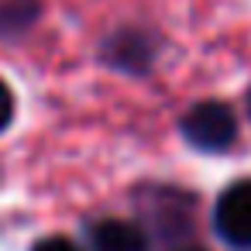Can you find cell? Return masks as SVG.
<instances>
[{
	"label": "cell",
	"instance_id": "1",
	"mask_svg": "<svg viewBox=\"0 0 251 251\" xmlns=\"http://www.w3.org/2000/svg\"><path fill=\"white\" fill-rule=\"evenodd\" d=\"M182 138L200 151H227L237 138V117L220 100H203L182 117Z\"/></svg>",
	"mask_w": 251,
	"mask_h": 251
},
{
	"label": "cell",
	"instance_id": "2",
	"mask_svg": "<svg viewBox=\"0 0 251 251\" xmlns=\"http://www.w3.org/2000/svg\"><path fill=\"white\" fill-rule=\"evenodd\" d=\"M213 227L230 248H251V179L230 182L217 206H213Z\"/></svg>",
	"mask_w": 251,
	"mask_h": 251
},
{
	"label": "cell",
	"instance_id": "3",
	"mask_svg": "<svg viewBox=\"0 0 251 251\" xmlns=\"http://www.w3.org/2000/svg\"><path fill=\"white\" fill-rule=\"evenodd\" d=\"M90 248L93 251H148V237L138 224L107 217L90 227Z\"/></svg>",
	"mask_w": 251,
	"mask_h": 251
},
{
	"label": "cell",
	"instance_id": "4",
	"mask_svg": "<svg viewBox=\"0 0 251 251\" xmlns=\"http://www.w3.org/2000/svg\"><path fill=\"white\" fill-rule=\"evenodd\" d=\"M11 121H14V93H11V86L4 79H0V131H4Z\"/></svg>",
	"mask_w": 251,
	"mask_h": 251
},
{
	"label": "cell",
	"instance_id": "5",
	"mask_svg": "<svg viewBox=\"0 0 251 251\" xmlns=\"http://www.w3.org/2000/svg\"><path fill=\"white\" fill-rule=\"evenodd\" d=\"M35 251H79V248L73 241H66V237H45V241L35 244Z\"/></svg>",
	"mask_w": 251,
	"mask_h": 251
},
{
	"label": "cell",
	"instance_id": "6",
	"mask_svg": "<svg viewBox=\"0 0 251 251\" xmlns=\"http://www.w3.org/2000/svg\"><path fill=\"white\" fill-rule=\"evenodd\" d=\"M248 103H251V100H248ZM248 110H251V107H248Z\"/></svg>",
	"mask_w": 251,
	"mask_h": 251
},
{
	"label": "cell",
	"instance_id": "7",
	"mask_svg": "<svg viewBox=\"0 0 251 251\" xmlns=\"http://www.w3.org/2000/svg\"><path fill=\"white\" fill-rule=\"evenodd\" d=\"M189 251H193V248H189Z\"/></svg>",
	"mask_w": 251,
	"mask_h": 251
}]
</instances>
